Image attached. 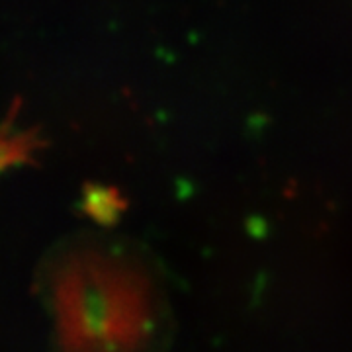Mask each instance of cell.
I'll list each match as a JSON object with an SVG mask.
<instances>
[{"label": "cell", "mask_w": 352, "mask_h": 352, "mask_svg": "<svg viewBox=\"0 0 352 352\" xmlns=\"http://www.w3.org/2000/svg\"><path fill=\"white\" fill-rule=\"evenodd\" d=\"M18 118V104L14 106L6 122L0 126V173L12 166L32 163L41 147V139L32 129L16 127L14 120Z\"/></svg>", "instance_id": "6da1fadb"}, {"label": "cell", "mask_w": 352, "mask_h": 352, "mask_svg": "<svg viewBox=\"0 0 352 352\" xmlns=\"http://www.w3.org/2000/svg\"><path fill=\"white\" fill-rule=\"evenodd\" d=\"M87 208L90 210L92 217H96V219H110L113 215V210L122 208V201L113 200V192L96 190V192H92Z\"/></svg>", "instance_id": "7a4b0ae2"}]
</instances>
